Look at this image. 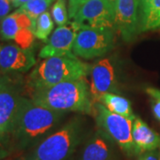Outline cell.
<instances>
[{"label":"cell","mask_w":160,"mask_h":160,"mask_svg":"<svg viewBox=\"0 0 160 160\" xmlns=\"http://www.w3.org/2000/svg\"><path fill=\"white\" fill-rule=\"evenodd\" d=\"M139 0H118L115 6V29L123 39L130 40L140 31Z\"/></svg>","instance_id":"10"},{"label":"cell","mask_w":160,"mask_h":160,"mask_svg":"<svg viewBox=\"0 0 160 160\" xmlns=\"http://www.w3.org/2000/svg\"><path fill=\"white\" fill-rule=\"evenodd\" d=\"M146 92L151 98V109L154 117L160 122V90L154 87H148Z\"/></svg>","instance_id":"22"},{"label":"cell","mask_w":160,"mask_h":160,"mask_svg":"<svg viewBox=\"0 0 160 160\" xmlns=\"http://www.w3.org/2000/svg\"><path fill=\"white\" fill-rule=\"evenodd\" d=\"M52 17L58 26H62L69 22V12L66 6V0H56L52 7Z\"/></svg>","instance_id":"20"},{"label":"cell","mask_w":160,"mask_h":160,"mask_svg":"<svg viewBox=\"0 0 160 160\" xmlns=\"http://www.w3.org/2000/svg\"><path fill=\"white\" fill-rule=\"evenodd\" d=\"M65 112L47 109L22 97L17 117L8 134L14 149H31L51 134L61 123Z\"/></svg>","instance_id":"1"},{"label":"cell","mask_w":160,"mask_h":160,"mask_svg":"<svg viewBox=\"0 0 160 160\" xmlns=\"http://www.w3.org/2000/svg\"><path fill=\"white\" fill-rule=\"evenodd\" d=\"M35 36L33 30L30 29H21L14 36L13 41L15 44L23 49H31L34 44Z\"/></svg>","instance_id":"21"},{"label":"cell","mask_w":160,"mask_h":160,"mask_svg":"<svg viewBox=\"0 0 160 160\" xmlns=\"http://www.w3.org/2000/svg\"><path fill=\"white\" fill-rule=\"evenodd\" d=\"M91 66L77 57L56 56L46 58L36 66L28 77V87L50 86L62 82L85 78L91 72Z\"/></svg>","instance_id":"4"},{"label":"cell","mask_w":160,"mask_h":160,"mask_svg":"<svg viewBox=\"0 0 160 160\" xmlns=\"http://www.w3.org/2000/svg\"><path fill=\"white\" fill-rule=\"evenodd\" d=\"M160 29V0H154L148 10L140 16V31Z\"/></svg>","instance_id":"17"},{"label":"cell","mask_w":160,"mask_h":160,"mask_svg":"<svg viewBox=\"0 0 160 160\" xmlns=\"http://www.w3.org/2000/svg\"><path fill=\"white\" fill-rule=\"evenodd\" d=\"M94 116L101 131L116 142L126 154L136 155L132 141V119L114 113L102 103H94Z\"/></svg>","instance_id":"5"},{"label":"cell","mask_w":160,"mask_h":160,"mask_svg":"<svg viewBox=\"0 0 160 160\" xmlns=\"http://www.w3.org/2000/svg\"><path fill=\"white\" fill-rule=\"evenodd\" d=\"M14 160H23L22 158H17V159H14Z\"/></svg>","instance_id":"31"},{"label":"cell","mask_w":160,"mask_h":160,"mask_svg":"<svg viewBox=\"0 0 160 160\" xmlns=\"http://www.w3.org/2000/svg\"><path fill=\"white\" fill-rule=\"evenodd\" d=\"M111 158L110 139L101 131L87 141L82 149L79 160H111Z\"/></svg>","instance_id":"14"},{"label":"cell","mask_w":160,"mask_h":160,"mask_svg":"<svg viewBox=\"0 0 160 160\" xmlns=\"http://www.w3.org/2000/svg\"><path fill=\"white\" fill-rule=\"evenodd\" d=\"M69 160H71V159H69Z\"/></svg>","instance_id":"34"},{"label":"cell","mask_w":160,"mask_h":160,"mask_svg":"<svg viewBox=\"0 0 160 160\" xmlns=\"http://www.w3.org/2000/svg\"><path fill=\"white\" fill-rule=\"evenodd\" d=\"M29 96L35 103L52 110L94 114V103L85 78L31 88Z\"/></svg>","instance_id":"2"},{"label":"cell","mask_w":160,"mask_h":160,"mask_svg":"<svg viewBox=\"0 0 160 160\" xmlns=\"http://www.w3.org/2000/svg\"><path fill=\"white\" fill-rule=\"evenodd\" d=\"M85 135L83 123L75 118L43 139L22 158L23 160H69Z\"/></svg>","instance_id":"3"},{"label":"cell","mask_w":160,"mask_h":160,"mask_svg":"<svg viewBox=\"0 0 160 160\" xmlns=\"http://www.w3.org/2000/svg\"><path fill=\"white\" fill-rule=\"evenodd\" d=\"M132 141L136 155L156 150L160 146V135L152 130L142 118L135 117L132 121Z\"/></svg>","instance_id":"13"},{"label":"cell","mask_w":160,"mask_h":160,"mask_svg":"<svg viewBox=\"0 0 160 160\" xmlns=\"http://www.w3.org/2000/svg\"><path fill=\"white\" fill-rule=\"evenodd\" d=\"M8 1H9V2H11L12 5V3H13V1H14V0H8Z\"/></svg>","instance_id":"30"},{"label":"cell","mask_w":160,"mask_h":160,"mask_svg":"<svg viewBox=\"0 0 160 160\" xmlns=\"http://www.w3.org/2000/svg\"><path fill=\"white\" fill-rule=\"evenodd\" d=\"M159 148H160V146H159ZM159 160H160V151H159Z\"/></svg>","instance_id":"32"},{"label":"cell","mask_w":160,"mask_h":160,"mask_svg":"<svg viewBox=\"0 0 160 160\" xmlns=\"http://www.w3.org/2000/svg\"><path fill=\"white\" fill-rule=\"evenodd\" d=\"M12 149H13L12 147L9 135L5 133H0V160L8 157V155L10 154Z\"/></svg>","instance_id":"23"},{"label":"cell","mask_w":160,"mask_h":160,"mask_svg":"<svg viewBox=\"0 0 160 160\" xmlns=\"http://www.w3.org/2000/svg\"><path fill=\"white\" fill-rule=\"evenodd\" d=\"M22 98L7 78H0V133L9 134L12 131Z\"/></svg>","instance_id":"9"},{"label":"cell","mask_w":160,"mask_h":160,"mask_svg":"<svg viewBox=\"0 0 160 160\" xmlns=\"http://www.w3.org/2000/svg\"><path fill=\"white\" fill-rule=\"evenodd\" d=\"M90 94L92 102H100L105 93L116 90V75L114 67L109 59H102L91 69Z\"/></svg>","instance_id":"11"},{"label":"cell","mask_w":160,"mask_h":160,"mask_svg":"<svg viewBox=\"0 0 160 160\" xmlns=\"http://www.w3.org/2000/svg\"><path fill=\"white\" fill-rule=\"evenodd\" d=\"M107 1H108L109 4L111 5L112 7H114L115 8V6H116V3H117V1H118V0H107Z\"/></svg>","instance_id":"29"},{"label":"cell","mask_w":160,"mask_h":160,"mask_svg":"<svg viewBox=\"0 0 160 160\" xmlns=\"http://www.w3.org/2000/svg\"><path fill=\"white\" fill-rule=\"evenodd\" d=\"M137 160H159V153L156 152V150L148 151L142 153Z\"/></svg>","instance_id":"26"},{"label":"cell","mask_w":160,"mask_h":160,"mask_svg":"<svg viewBox=\"0 0 160 160\" xmlns=\"http://www.w3.org/2000/svg\"><path fill=\"white\" fill-rule=\"evenodd\" d=\"M13 6L8 0H0V22L9 14Z\"/></svg>","instance_id":"25"},{"label":"cell","mask_w":160,"mask_h":160,"mask_svg":"<svg viewBox=\"0 0 160 160\" xmlns=\"http://www.w3.org/2000/svg\"><path fill=\"white\" fill-rule=\"evenodd\" d=\"M100 102L102 103L107 109L114 113L124 116L130 119L133 120L135 118V116L132 112L131 102L123 96L112 92H108L101 98Z\"/></svg>","instance_id":"16"},{"label":"cell","mask_w":160,"mask_h":160,"mask_svg":"<svg viewBox=\"0 0 160 160\" xmlns=\"http://www.w3.org/2000/svg\"><path fill=\"white\" fill-rule=\"evenodd\" d=\"M113 44L112 29L83 27L77 34L72 51L76 56L91 60L106 54Z\"/></svg>","instance_id":"6"},{"label":"cell","mask_w":160,"mask_h":160,"mask_svg":"<svg viewBox=\"0 0 160 160\" xmlns=\"http://www.w3.org/2000/svg\"><path fill=\"white\" fill-rule=\"evenodd\" d=\"M80 29L79 24L75 21L62 26H58L51 38L46 41V46L41 48L38 56L42 59L56 56L75 57L72 48Z\"/></svg>","instance_id":"8"},{"label":"cell","mask_w":160,"mask_h":160,"mask_svg":"<svg viewBox=\"0 0 160 160\" xmlns=\"http://www.w3.org/2000/svg\"><path fill=\"white\" fill-rule=\"evenodd\" d=\"M53 1L54 0H29L20 6L19 9L26 12L33 20H37L41 13L47 11Z\"/></svg>","instance_id":"19"},{"label":"cell","mask_w":160,"mask_h":160,"mask_svg":"<svg viewBox=\"0 0 160 160\" xmlns=\"http://www.w3.org/2000/svg\"><path fill=\"white\" fill-rule=\"evenodd\" d=\"M80 28L115 29V8L107 0H88L73 17Z\"/></svg>","instance_id":"7"},{"label":"cell","mask_w":160,"mask_h":160,"mask_svg":"<svg viewBox=\"0 0 160 160\" xmlns=\"http://www.w3.org/2000/svg\"><path fill=\"white\" fill-rule=\"evenodd\" d=\"M52 14L48 11L41 13L36 20V28L34 34L37 38L46 42L48 37L53 29L54 21L51 16Z\"/></svg>","instance_id":"18"},{"label":"cell","mask_w":160,"mask_h":160,"mask_svg":"<svg viewBox=\"0 0 160 160\" xmlns=\"http://www.w3.org/2000/svg\"><path fill=\"white\" fill-rule=\"evenodd\" d=\"M36 65L31 49H23L17 45H6L0 50V69L5 71L26 72Z\"/></svg>","instance_id":"12"},{"label":"cell","mask_w":160,"mask_h":160,"mask_svg":"<svg viewBox=\"0 0 160 160\" xmlns=\"http://www.w3.org/2000/svg\"><path fill=\"white\" fill-rule=\"evenodd\" d=\"M0 50H1V47H0Z\"/></svg>","instance_id":"33"},{"label":"cell","mask_w":160,"mask_h":160,"mask_svg":"<svg viewBox=\"0 0 160 160\" xmlns=\"http://www.w3.org/2000/svg\"><path fill=\"white\" fill-rule=\"evenodd\" d=\"M29 0H14L12 3V6L13 7H20L21 6H22L23 4L27 3Z\"/></svg>","instance_id":"28"},{"label":"cell","mask_w":160,"mask_h":160,"mask_svg":"<svg viewBox=\"0 0 160 160\" xmlns=\"http://www.w3.org/2000/svg\"><path fill=\"white\" fill-rule=\"evenodd\" d=\"M88 0H68V12L69 19H73L76 12Z\"/></svg>","instance_id":"24"},{"label":"cell","mask_w":160,"mask_h":160,"mask_svg":"<svg viewBox=\"0 0 160 160\" xmlns=\"http://www.w3.org/2000/svg\"><path fill=\"white\" fill-rule=\"evenodd\" d=\"M154 0H139V10H140V16H142L145 12L148 10L149 6Z\"/></svg>","instance_id":"27"},{"label":"cell","mask_w":160,"mask_h":160,"mask_svg":"<svg viewBox=\"0 0 160 160\" xmlns=\"http://www.w3.org/2000/svg\"><path fill=\"white\" fill-rule=\"evenodd\" d=\"M35 28L36 20L21 9H17L0 22V35L4 40H13L19 29H30L34 32Z\"/></svg>","instance_id":"15"}]
</instances>
